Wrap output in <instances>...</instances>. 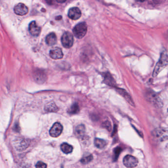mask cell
<instances>
[{
  "label": "cell",
  "mask_w": 168,
  "mask_h": 168,
  "mask_svg": "<svg viewBox=\"0 0 168 168\" xmlns=\"http://www.w3.org/2000/svg\"><path fill=\"white\" fill-rule=\"evenodd\" d=\"M167 65H168V55H167V52L166 51H164L161 53L160 60L155 66V69L153 73V76L154 77H156V76L159 74V72L167 66Z\"/></svg>",
  "instance_id": "6da1fadb"
},
{
  "label": "cell",
  "mask_w": 168,
  "mask_h": 168,
  "mask_svg": "<svg viewBox=\"0 0 168 168\" xmlns=\"http://www.w3.org/2000/svg\"><path fill=\"white\" fill-rule=\"evenodd\" d=\"M87 27L85 22L80 23L74 27L73 29L74 35L78 39H82L86 35Z\"/></svg>",
  "instance_id": "7a4b0ae2"
},
{
  "label": "cell",
  "mask_w": 168,
  "mask_h": 168,
  "mask_svg": "<svg viewBox=\"0 0 168 168\" xmlns=\"http://www.w3.org/2000/svg\"><path fill=\"white\" fill-rule=\"evenodd\" d=\"M61 42L63 46L66 48H70L73 45L74 37L71 33L65 32L61 37Z\"/></svg>",
  "instance_id": "3957f363"
},
{
  "label": "cell",
  "mask_w": 168,
  "mask_h": 168,
  "mask_svg": "<svg viewBox=\"0 0 168 168\" xmlns=\"http://www.w3.org/2000/svg\"><path fill=\"white\" fill-rule=\"evenodd\" d=\"M123 162L125 166L127 168H134L138 165V160L134 156L127 155L124 158Z\"/></svg>",
  "instance_id": "277c9868"
},
{
  "label": "cell",
  "mask_w": 168,
  "mask_h": 168,
  "mask_svg": "<svg viewBox=\"0 0 168 168\" xmlns=\"http://www.w3.org/2000/svg\"><path fill=\"white\" fill-rule=\"evenodd\" d=\"M62 131V125L59 122H56L51 128L49 131V134L51 136L56 138L61 135Z\"/></svg>",
  "instance_id": "5b68a950"
},
{
  "label": "cell",
  "mask_w": 168,
  "mask_h": 168,
  "mask_svg": "<svg viewBox=\"0 0 168 168\" xmlns=\"http://www.w3.org/2000/svg\"><path fill=\"white\" fill-rule=\"evenodd\" d=\"M14 11L15 14L18 15L23 16L28 13V8L26 5L22 3H19L15 6Z\"/></svg>",
  "instance_id": "8992f818"
},
{
  "label": "cell",
  "mask_w": 168,
  "mask_h": 168,
  "mask_svg": "<svg viewBox=\"0 0 168 168\" xmlns=\"http://www.w3.org/2000/svg\"><path fill=\"white\" fill-rule=\"evenodd\" d=\"M81 15V11L76 7L70 8L68 12V16L73 20H77L80 18Z\"/></svg>",
  "instance_id": "52a82bcc"
},
{
  "label": "cell",
  "mask_w": 168,
  "mask_h": 168,
  "mask_svg": "<svg viewBox=\"0 0 168 168\" xmlns=\"http://www.w3.org/2000/svg\"><path fill=\"white\" fill-rule=\"evenodd\" d=\"M29 30L31 34L35 36H38L41 33V28L34 21L30 23Z\"/></svg>",
  "instance_id": "ba28073f"
},
{
  "label": "cell",
  "mask_w": 168,
  "mask_h": 168,
  "mask_svg": "<svg viewBox=\"0 0 168 168\" xmlns=\"http://www.w3.org/2000/svg\"><path fill=\"white\" fill-rule=\"evenodd\" d=\"M49 55L51 58L54 60L60 59L63 57L62 51L61 48L58 47L54 48V49L51 50Z\"/></svg>",
  "instance_id": "9c48e42d"
},
{
  "label": "cell",
  "mask_w": 168,
  "mask_h": 168,
  "mask_svg": "<svg viewBox=\"0 0 168 168\" xmlns=\"http://www.w3.org/2000/svg\"><path fill=\"white\" fill-rule=\"evenodd\" d=\"M34 78L37 82L39 83H42L46 80V75L44 72L39 70L38 71H36L35 73Z\"/></svg>",
  "instance_id": "30bf717a"
},
{
  "label": "cell",
  "mask_w": 168,
  "mask_h": 168,
  "mask_svg": "<svg viewBox=\"0 0 168 168\" xmlns=\"http://www.w3.org/2000/svg\"><path fill=\"white\" fill-rule=\"evenodd\" d=\"M85 132V128L83 125H79L77 126L75 129V134L76 136L78 138H81L84 137Z\"/></svg>",
  "instance_id": "8fae6325"
},
{
  "label": "cell",
  "mask_w": 168,
  "mask_h": 168,
  "mask_svg": "<svg viewBox=\"0 0 168 168\" xmlns=\"http://www.w3.org/2000/svg\"><path fill=\"white\" fill-rule=\"evenodd\" d=\"M46 43L48 45L52 46L54 45L57 41V37L54 33H49L48 35L45 39Z\"/></svg>",
  "instance_id": "7c38bea8"
},
{
  "label": "cell",
  "mask_w": 168,
  "mask_h": 168,
  "mask_svg": "<svg viewBox=\"0 0 168 168\" xmlns=\"http://www.w3.org/2000/svg\"><path fill=\"white\" fill-rule=\"evenodd\" d=\"M60 147L61 151H62L64 154H70L73 151V147L67 143H63L62 144H61Z\"/></svg>",
  "instance_id": "4fadbf2b"
},
{
  "label": "cell",
  "mask_w": 168,
  "mask_h": 168,
  "mask_svg": "<svg viewBox=\"0 0 168 168\" xmlns=\"http://www.w3.org/2000/svg\"><path fill=\"white\" fill-rule=\"evenodd\" d=\"M94 144L96 147L100 149H102L105 147V146L107 144V143L106 141L103 139L96 138L94 141Z\"/></svg>",
  "instance_id": "5bb4252c"
},
{
  "label": "cell",
  "mask_w": 168,
  "mask_h": 168,
  "mask_svg": "<svg viewBox=\"0 0 168 168\" xmlns=\"http://www.w3.org/2000/svg\"><path fill=\"white\" fill-rule=\"evenodd\" d=\"M79 111H80V108L78 104L77 103H74L71 106V107L69 109L68 112L69 114L73 115V114H77Z\"/></svg>",
  "instance_id": "9a60e30c"
},
{
  "label": "cell",
  "mask_w": 168,
  "mask_h": 168,
  "mask_svg": "<svg viewBox=\"0 0 168 168\" xmlns=\"http://www.w3.org/2000/svg\"><path fill=\"white\" fill-rule=\"evenodd\" d=\"M93 159L92 155L91 154H85L81 159V161L82 164H87L89 162H90Z\"/></svg>",
  "instance_id": "2e32d148"
},
{
  "label": "cell",
  "mask_w": 168,
  "mask_h": 168,
  "mask_svg": "<svg viewBox=\"0 0 168 168\" xmlns=\"http://www.w3.org/2000/svg\"><path fill=\"white\" fill-rule=\"evenodd\" d=\"M105 83L107 84L108 85L114 86V79L111 77V76L110 75V74L106 76V77H105Z\"/></svg>",
  "instance_id": "e0dca14e"
},
{
  "label": "cell",
  "mask_w": 168,
  "mask_h": 168,
  "mask_svg": "<svg viewBox=\"0 0 168 168\" xmlns=\"http://www.w3.org/2000/svg\"><path fill=\"white\" fill-rule=\"evenodd\" d=\"M120 94H122L123 95V97H124V98L127 100L130 103H131V104H133L134 103L133 102L132 100L131 99V97H129V95H128V94L126 93V91H122L121 90H120Z\"/></svg>",
  "instance_id": "ac0fdd59"
},
{
  "label": "cell",
  "mask_w": 168,
  "mask_h": 168,
  "mask_svg": "<svg viewBox=\"0 0 168 168\" xmlns=\"http://www.w3.org/2000/svg\"><path fill=\"white\" fill-rule=\"evenodd\" d=\"M46 109H47V110L48 111H56L57 110V107L54 104L48 105V108H46Z\"/></svg>",
  "instance_id": "d6986e66"
},
{
  "label": "cell",
  "mask_w": 168,
  "mask_h": 168,
  "mask_svg": "<svg viewBox=\"0 0 168 168\" xmlns=\"http://www.w3.org/2000/svg\"><path fill=\"white\" fill-rule=\"evenodd\" d=\"M36 168H46L47 165L42 162L39 161L36 165Z\"/></svg>",
  "instance_id": "ffe728a7"
},
{
  "label": "cell",
  "mask_w": 168,
  "mask_h": 168,
  "mask_svg": "<svg viewBox=\"0 0 168 168\" xmlns=\"http://www.w3.org/2000/svg\"><path fill=\"white\" fill-rule=\"evenodd\" d=\"M67 0H56V1L58 2V3H63L65 2Z\"/></svg>",
  "instance_id": "44dd1931"
},
{
  "label": "cell",
  "mask_w": 168,
  "mask_h": 168,
  "mask_svg": "<svg viewBox=\"0 0 168 168\" xmlns=\"http://www.w3.org/2000/svg\"><path fill=\"white\" fill-rule=\"evenodd\" d=\"M137 1L140 2H143L146 1L147 0H136Z\"/></svg>",
  "instance_id": "7402d4cb"
}]
</instances>
